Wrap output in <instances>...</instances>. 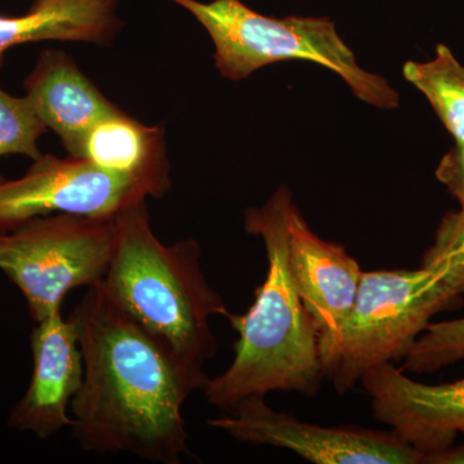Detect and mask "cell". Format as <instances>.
<instances>
[{"label":"cell","instance_id":"obj_19","mask_svg":"<svg viewBox=\"0 0 464 464\" xmlns=\"http://www.w3.org/2000/svg\"><path fill=\"white\" fill-rule=\"evenodd\" d=\"M436 179L464 208V143H456L440 160Z\"/></svg>","mask_w":464,"mask_h":464},{"label":"cell","instance_id":"obj_6","mask_svg":"<svg viewBox=\"0 0 464 464\" xmlns=\"http://www.w3.org/2000/svg\"><path fill=\"white\" fill-rule=\"evenodd\" d=\"M114 244V216L38 217L0 232V271L38 323L61 311L72 290L103 280Z\"/></svg>","mask_w":464,"mask_h":464},{"label":"cell","instance_id":"obj_12","mask_svg":"<svg viewBox=\"0 0 464 464\" xmlns=\"http://www.w3.org/2000/svg\"><path fill=\"white\" fill-rule=\"evenodd\" d=\"M24 88L36 115L57 134L70 157L83 158L92 128L121 110L81 72L74 58L63 51H43Z\"/></svg>","mask_w":464,"mask_h":464},{"label":"cell","instance_id":"obj_4","mask_svg":"<svg viewBox=\"0 0 464 464\" xmlns=\"http://www.w3.org/2000/svg\"><path fill=\"white\" fill-rule=\"evenodd\" d=\"M197 18L215 45L222 78L243 81L262 67L302 60L332 70L353 96L381 110L399 108L398 92L383 76L366 72L326 17L265 16L241 0H169Z\"/></svg>","mask_w":464,"mask_h":464},{"label":"cell","instance_id":"obj_17","mask_svg":"<svg viewBox=\"0 0 464 464\" xmlns=\"http://www.w3.org/2000/svg\"><path fill=\"white\" fill-rule=\"evenodd\" d=\"M47 130L25 96L14 97L0 88V158L18 154L35 160L42 155L39 139Z\"/></svg>","mask_w":464,"mask_h":464},{"label":"cell","instance_id":"obj_15","mask_svg":"<svg viewBox=\"0 0 464 464\" xmlns=\"http://www.w3.org/2000/svg\"><path fill=\"white\" fill-rule=\"evenodd\" d=\"M402 75L422 92L456 143H464V66L450 48L439 44L435 58L426 63L408 61Z\"/></svg>","mask_w":464,"mask_h":464},{"label":"cell","instance_id":"obj_13","mask_svg":"<svg viewBox=\"0 0 464 464\" xmlns=\"http://www.w3.org/2000/svg\"><path fill=\"white\" fill-rule=\"evenodd\" d=\"M83 158L101 169L133 179L157 199L172 186L164 128L140 123L121 110L92 128Z\"/></svg>","mask_w":464,"mask_h":464},{"label":"cell","instance_id":"obj_16","mask_svg":"<svg viewBox=\"0 0 464 464\" xmlns=\"http://www.w3.org/2000/svg\"><path fill=\"white\" fill-rule=\"evenodd\" d=\"M464 360V317L431 323L404 356L402 371L435 373Z\"/></svg>","mask_w":464,"mask_h":464},{"label":"cell","instance_id":"obj_11","mask_svg":"<svg viewBox=\"0 0 464 464\" xmlns=\"http://www.w3.org/2000/svg\"><path fill=\"white\" fill-rule=\"evenodd\" d=\"M286 257L293 284L315 320L319 335L337 332L362 282L359 262L341 244L316 235L295 203L288 212Z\"/></svg>","mask_w":464,"mask_h":464},{"label":"cell","instance_id":"obj_5","mask_svg":"<svg viewBox=\"0 0 464 464\" xmlns=\"http://www.w3.org/2000/svg\"><path fill=\"white\" fill-rule=\"evenodd\" d=\"M462 304L463 297L427 268L362 271L341 328L319 335L324 378L343 395L372 369L404 359L436 314Z\"/></svg>","mask_w":464,"mask_h":464},{"label":"cell","instance_id":"obj_20","mask_svg":"<svg viewBox=\"0 0 464 464\" xmlns=\"http://www.w3.org/2000/svg\"><path fill=\"white\" fill-rule=\"evenodd\" d=\"M426 464H464V444L451 447L438 456H433Z\"/></svg>","mask_w":464,"mask_h":464},{"label":"cell","instance_id":"obj_9","mask_svg":"<svg viewBox=\"0 0 464 464\" xmlns=\"http://www.w3.org/2000/svg\"><path fill=\"white\" fill-rule=\"evenodd\" d=\"M360 382L372 398L375 420L423 454L424 464L453 447L458 433L464 435V378L420 383L389 362L372 369Z\"/></svg>","mask_w":464,"mask_h":464},{"label":"cell","instance_id":"obj_3","mask_svg":"<svg viewBox=\"0 0 464 464\" xmlns=\"http://www.w3.org/2000/svg\"><path fill=\"white\" fill-rule=\"evenodd\" d=\"M114 224V250L103 286L177 362L204 373L217 353L210 319L227 317L230 311L201 270L199 243H161L150 225L146 200L116 213Z\"/></svg>","mask_w":464,"mask_h":464},{"label":"cell","instance_id":"obj_7","mask_svg":"<svg viewBox=\"0 0 464 464\" xmlns=\"http://www.w3.org/2000/svg\"><path fill=\"white\" fill-rule=\"evenodd\" d=\"M231 415L208 420L212 429L246 444L286 449L316 464H424L423 454L395 432L325 427L274 411L265 396H249Z\"/></svg>","mask_w":464,"mask_h":464},{"label":"cell","instance_id":"obj_18","mask_svg":"<svg viewBox=\"0 0 464 464\" xmlns=\"http://www.w3.org/2000/svg\"><path fill=\"white\" fill-rule=\"evenodd\" d=\"M420 267L439 275L454 295H464V208L442 217Z\"/></svg>","mask_w":464,"mask_h":464},{"label":"cell","instance_id":"obj_1","mask_svg":"<svg viewBox=\"0 0 464 464\" xmlns=\"http://www.w3.org/2000/svg\"><path fill=\"white\" fill-rule=\"evenodd\" d=\"M70 317L84 362L83 384L70 405L82 450L181 463L188 454L182 406L209 377L177 362L116 304L102 280L87 288Z\"/></svg>","mask_w":464,"mask_h":464},{"label":"cell","instance_id":"obj_14","mask_svg":"<svg viewBox=\"0 0 464 464\" xmlns=\"http://www.w3.org/2000/svg\"><path fill=\"white\" fill-rule=\"evenodd\" d=\"M119 0H34L20 16L0 14V63L17 45L43 41L111 44L123 27Z\"/></svg>","mask_w":464,"mask_h":464},{"label":"cell","instance_id":"obj_2","mask_svg":"<svg viewBox=\"0 0 464 464\" xmlns=\"http://www.w3.org/2000/svg\"><path fill=\"white\" fill-rule=\"evenodd\" d=\"M292 204V191L280 186L264 206L244 212V228L264 241L268 267L249 310L226 317L239 334L234 360L203 389L207 401L221 411L274 391L314 398L325 380L319 329L293 284L286 257Z\"/></svg>","mask_w":464,"mask_h":464},{"label":"cell","instance_id":"obj_10","mask_svg":"<svg viewBox=\"0 0 464 464\" xmlns=\"http://www.w3.org/2000/svg\"><path fill=\"white\" fill-rule=\"evenodd\" d=\"M30 342L32 382L9 415L8 426L45 440L72 426L69 409L83 384V355L75 322L65 319L63 311L36 323Z\"/></svg>","mask_w":464,"mask_h":464},{"label":"cell","instance_id":"obj_8","mask_svg":"<svg viewBox=\"0 0 464 464\" xmlns=\"http://www.w3.org/2000/svg\"><path fill=\"white\" fill-rule=\"evenodd\" d=\"M146 198L140 183L88 159L42 154L23 177L0 182V232L38 217H112Z\"/></svg>","mask_w":464,"mask_h":464}]
</instances>
